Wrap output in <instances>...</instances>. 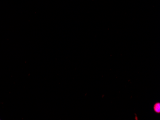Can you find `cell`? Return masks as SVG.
Here are the masks:
<instances>
[{
  "instance_id": "cell-1",
  "label": "cell",
  "mask_w": 160,
  "mask_h": 120,
  "mask_svg": "<svg viewBox=\"0 0 160 120\" xmlns=\"http://www.w3.org/2000/svg\"><path fill=\"white\" fill-rule=\"evenodd\" d=\"M154 110L156 112L159 113L160 112V103H157L154 106Z\"/></svg>"
}]
</instances>
